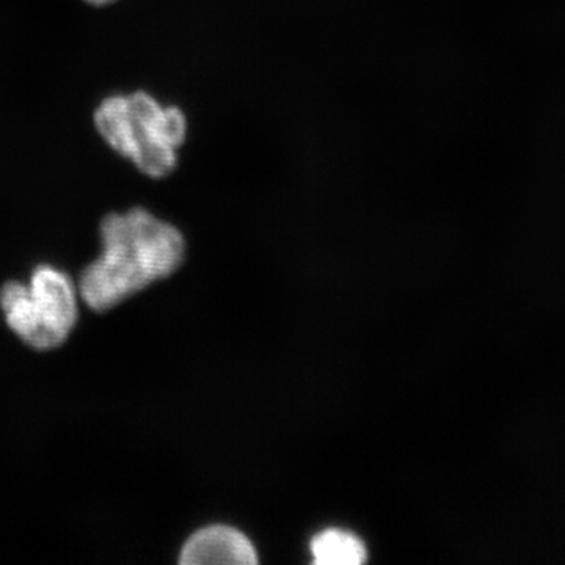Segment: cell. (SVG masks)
Returning a JSON list of instances; mask_svg holds the SVG:
<instances>
[{
    "mask_svg": "<svg viewBox=\"0 0 565 565\" xmlns=\"http://www.w3.org/2000/svg\"><path fill=\"white\" fill-rule=\"evenodd\" d=\"M103 253L81 277V296L106 311L151 282L172 275L184 259L180 230L143 207L111 212L102 222Z\"/></svg>",
    "mask_w": 565,
    "mask_h": 565,
    "instance_id": "obj_1",
    "label": "cell"
},
{
    "mask_svg": "<svg viewBox=\"0 0 565 565\" xmlns=\"http://www.w3.org/2000/svg\"><path fill=\"white\" fill-rule=\"evenodd\" d=\"M93 122L110 150L152 180L177 170L178 148L188 137V120L174 106H161L147 92L111 95L93 114Z\"/></svg>",
    "mask_w": 565,
    "mask_h": 565,
    "instance_id": "obj_2",
    "label": "cell"
},
{
    "mask_svg": "<svg viewBox=\"0 0 565 565\" xmlns=\"http://www.w3.org/2000/svg\"><path fill=\"white\" fill-rule=\"evenodd\" d=\"M0 307L10 329L40 351L65 343L77 321L73 281L51 266L36 267L29 286L20 281L3 285Z\"/></svg>",
    "mask_w": 565,
    "mask_h": 565,
    "instance_id": "obj_3",
    "label": "cell"
},
{
    "mask_svg": "<svg viewBox=\"0 0 565 565\" xmlns=\"http://www.w3.org/2000/svg\"><path fill=\"white\" fill-rule=\"evenodd\" d=\"M184 565H250L258 563L252 542L230 526L196 531L181 552Z\"/></svg>",
    "mask_w": 565,
    "mask_h": 565,
    "instance_id": "obj_4",
    "label": "cell"
},
{
    "mask_svg": "<svg viewBox=\"0 0 565 565\" xmlns=\"http://www.w3.org/2000/svg\"><path fill=\"white\" fill-rule=\"evenodd\" d=\"M313 559L319 565H359L366 561V548L356 535L341 530H326L311 542Z\"/></svg>",
    "mask_w": 565,
    "mask_h": 565,
    "instance_id": "obj_5",
    "label": "cell"
},
{
    "mask_svg": "<svg viewBox=\"0 0 565 565\" xmlns=\"http://www.w3.org/2000/svg\"><path fill=\"white\" fill-rule=\"evenodd\" d=\"M85 3L92 7H98V9H103V7L111 6V3L117 2V0H84Z\"/></svg>",
    "mask_w": 565,
    "mask_h": 565,
    "instance_id": "obj_6",
    "label": "cell"
}]
</instances>
